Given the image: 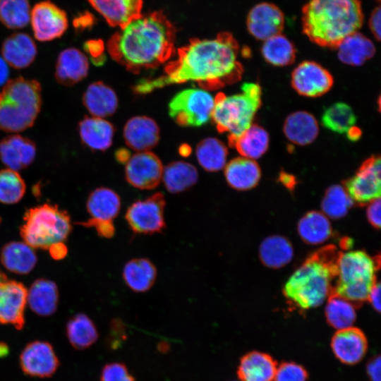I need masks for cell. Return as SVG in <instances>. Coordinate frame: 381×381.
I'll use <instances>...</instances> for the list:
<instances>
[{
    "label": "cell",
    "mask_w": 381,
    "mask_h": 381,
    "mask_svg": "<svg viewBox=\"0 0 381 381\" xmlns=\"http://www.w3.org/2000/svg\"><path fill=\"white\" fill-rule=\"evenodd\" d=\"M195 153L198 163L207 171H218L226 164L227 148L215 138L202 140L196 147Z\"/></svg>",
    "instance_id": "obj_38"
},
{
    "label": "cell",
    "mask_w": 381,
    "mask_h": 381,
    "mask_svg": "<svg viewBox=\"0 0 381 381\" xmlns=\"http://www.w3.org/2000/svg\"><path fill=\"white\" fill-rule=\"evenodd\" d=\"M331 349L335 357L346 365H355L365 356L368 339L359 328L350 327L337 330L331 339Z\"/></svg>",
    "instance_id": "obj_18"
},
{
    "label": "cell",
    "mask_w": 381,
    "mask_h": 381,
    "mask_svg": "<svg viewBox=\"0 0 381 381\" xmlns=\"http://www.w3.org/2000/svg\"><path fill=\"white\" fill-rule=\"evenodd\" d=\"M78 132L82 142L95 150H106L113 140L114 128L103 118L85 117L78 124Z\"/></svg>",
    "instance_id": "obj_27"
},
{
    "label": "cell",
    "mask_w": 381,
    "mask_h": 381,
    "mask_svg": "<svg viewBox=\"0 0 381 381\" xmlns=\"http://www.w3.org/2000/svg\"><path fill=\"white\" fill-rule=\"evenodd\" d=\"M176 30L162 11L141 14L114 34L107 42L111 57L138 73L158 66L174 52Z\"/></svg>",
    "instance_id": "obj_2"
},
{
    "label": "cell",
    "mask_w": 381,
    "mask_h": 381,
    "mask_svg": "<svg viewBox=\"0 0 381 381\" xmlns=\"http://www.w3.org/2000/svg\"><path fill=\"white\" fill-rule=\"evenodd\" d=\"M353 202L348 195L344 186L332 185L325 191L322 200V213L332 219L344 217Z\"/></svg>",
    "instance_id": "obj_44"
},
{
    "label": "cell",
    "mask_w": 381,
    "mask_h": 381,
    "mask_svg": "<svg viewBox=\"0 0 381 381\" xmlns=\"http://www.w3.org/2000/svg\"><path fill=\"white\" fill-rule=\"evenodd\" d=\"M121 209V198L112 189L98 188L91 192L87 201L90 219L113 222Z\"/></svg>",
    "instance_id": "obj_29"
},
{
    "label": "cell",
    "mask_w": 381,
    "mask_h": 381,
    "mask_svg": "<svg viewBox=\"0 0 381 381\" xmlns=\"http://www.w3.org/2000/svg\"><path fill=\"white\" fill-rule=\"evenodd\" d=\"M340 251L334 245L321 248L291 275L283 293L290 306L301 310L316 308L332 293Z\"/></svg>",
    "instance_id": "obj_4"
},
{
    "label": "cell",
    "mask_w": 381,
    "mask_h": 381,
    "mask_svg": "<svg viewBox=\"0 0 381 381\" xmlns=\"http://www.w3.org/2000/svg\"><path fill=\"white\" fill-rule=\"evenodd\" d=\"M321 121L322 125L329 130L338 133H346L349 128L355 126L356 118L349 104L336 102L324 111Z\"/></svg>",
    "instance_id": "obj_42"
},
{
    "label": "cell",
    "mask_w": 381,
    "mask_h": 381,
    "mask_svg": "<svg viewBox=\"0 0 381 381\" xmlns=\"http://www.w3.org/2000/svg\"><path fill=\"white\" fill-rule=\"evenodd\" d=\"M280 180L283 184L289 188H291L295 183L294 178L291 177V175L287 174H282L280 175Z\"/></svg>",
    "instance_id": "obj_58"
},
{
    "label": "cell",
    "mask_w": 381,
    "mask_h": 381,
    "mask_svg": "<svg viewBox=\"0 0 381 381\" xmlns=\"http://www.w3.org/2000/svg\"><path fill=\"white\" fill-rule=\"evenodd\" d=\"M308 373L301 365L292 361L281 363L273 381H308Z\"/></svg>",
    "instance_id": "obj_46"
},
{
    "label": "cell",
    "mask_w": 381,
    "mask_h": 381,
    "mask_svg": "<svg viewBox=\"0 0 381 381\" xmlns=\"http://www.w3.org/2000/svg\"><path fill=\"white\" fill-rule=\"evenodd\" d=\"M261 52L267 63L276 66L290 65L296 58L294 44L282 33L265 40Z\"/></svg>",
    "instance_id": "obj_39"
},
{
    "label": "cell",
    "mask_w": 381,
    "mask_h": 381,
    "mask_svg": "<svg viewBox=\"0 0 381 381\" xmlns=\"http://www.w3.org/2000/svg\"><path fill=\"white\" fill-rule=\"evenodd\" d=\"M239 45L228 32L214 39H193L179 49L176 59L164 68V74L155 79H143L134 91L146 94L172 84L196 83L203 90H217L238 81L243 66L238 59Z\"/></svg>",
    "instance_id": "obj_1"
},
{
    "label": "cell",
    "mask_w": 381,
    "mask_h": 381,
    "mask_svg": "<svg viewBox=\"0 0 381 381\" xmlns=\"http://www.w3.org/2000/svg\"><path fill=\"white\" fill-rule=\"evenodd\" d=\"M336 49L341 62L357 66L365 63L375 52L373 42L358 31L346 37Z\"/></svg>",
    "instance_id": "obj_30"
},
{
    "label": "cell",
    "mask_w": 381,
    "mask_h": 381,
    "mask_svg": "<svg viewBox=\"0 0 381 381\" xmlns=\"http://www.w3.org/2000/svg\"><path fill=\"white\" fill-rule=\"evenodd\" d=\"M224 176L228 184L238 190H247L258 183L261 171L253 159L243 157L231 159L225 165Z\"/></svg>",
    "instance_id": "obj_25"
},
{
    "label": "cell",
    "mask_w": 381,
    "mask_h": 381,
    "mask_svg": "<svg viewBox=\"0 0 381 381\" xmlns=\"http://www.w3.org/2000/svg\"><path fill=\"white\" fill-rule=\"evenodd\" d=\"M380 19L381 8L380 6H378L371 12L368 20L369 28L377 41L380 40Z\"/></svg>",
    "instance_id": "obj_50"
},
{
    "label": "cell",
    "mask_w": 381,
    "mask_h": 381,
    "mask_svg": "<svg viewBox=\"0 0 381 381\" xmlns=\"http://www.w3.org/2000/svg\"><path fill=\"white\" fill-rule=\"evenodd\" d=\"M24 221L20 235L32 248L49 250L64 243L71 230L67 212L49 204L30 209L25 214Z\"/></svg>",
    "instance_id": "obj_8"
},
{
    "label": "cell",
    "mask_w": 381,
    "mask_h": 381,
    "mask_svg": "<svg viewBox=\"0 0 381 381\" xmlns=\"http://www.w3.org/2000/svg\"><path fill=\"white\" fill-rule=\"evenodd\" d=\"M7 280L6 276L0 270V284Z\"/></svg>",
    "instance_id": "obj_59"
},
{
    "label": "cell",
    "mask_w": 381,
    "mask_h": 381,
    "mask_svg": "<svg viewBox=\"0 0 381 381\" xmlns=\"http://www.w3.org/2000/svg\"><path fill=\"white\" fill-rule=\"evenodd\" d=\"M283 130L290 142L298 145H306L316 139L319 126L316 119L311 114L298 111L286 117Z\"/></svg>",
    "instance_id": "obj_28"
},
{
    "label": "cell",
    "mask_w": 381,
    "mask_h": 381,
    "mask_svg": "<svg viewBox=\"0 0 381 381\" xmlns=\"http://www.w3.org/2000/svg\"><path fill=\"white\" fill-rule=\"evenodd\" d=\"M0 259L7 270L19 274L29 273L37 262L33 248L25 242L15 241L5 245Z\"/></svg>",
    "instance_id": "obj_33"
},
{
    "label": "cell",
    "mask_w": 381,
    "mask_h": 381,
    "mask_svg": "<svg viewBox=\"0 0 381 381\" xmlns=\"http://www.w3.org/2000/svg\"><path fill=\"white\" fill-rule=\"evenodd\" d=\"M284 15L275 4L261 2L248 12L246 26L249 33L255 39L266 40L282 33L284 27Z\"/></svg>",
    "instance_id": "obj_15"
},
{
    "label": "cell",
    "mask_w": 381,
    "mask_h": 381,
    "mask_svg": "<svg viewBox=\"0 0 381 381\" xmlns=\"http://www.w3.org/2000/svg\"><path fill=\"white\" fill-rule=\"evenodd\" d=\"M291 85L301 95L320 97L333 85L331 73L320 64L310 61L299 64L291 73Z\"/></svg>",
    "instance_id": "obj_14"
},
{
    "label": "cell",
    "mask_w": 381,
    "mask_h": 381,
    "mask_svg": "<svg viewBox=\"0 0 381 381\" xmlns=\"http://www.w3.org/2000/svg\"><path fill=\"white\" fill-rule=\"evenodd\" d=\"M360 0H308L302 8L303 32L313 43L337 48L363 25Z\"/></svg>",
    "instance_id": "obj_3"
},
{
    "label": "cell",
    "mask_w": 381,
    "mask_h": 381,
    "mask_svg": "<svg viewBox=\"0 0 381 381\" xmlns=\"http://www.w3.org/2000/svg\"><path fill=\"white\" fill-rule=\"evenodd\" d=\"M27 296L28 290L20 282L6 280L0 284V324L23 328Z\"/></svg>",
    "instance_id": "obj_17"
},
{
    "label": "cell",
    "mask_w": 381,
    "mask_h": 381,
    "mask_svg": "<svg viewBox=\"0 0 381 381\" xmlns=\"http://www.w3.org/2000/svg\"><path fill=\"white\" fill-rule=\"evenodd\" d=\"M164 195L157 192L133 202L127 209L125 219L134 234L161 233L165 228Z\"/></svg>",
    "instance_id": "obj_10"
},
{
    "label": "cell",
    "mask_w": 381,
    "mask_h": 381,
    "mask_svg": "<svg viewBox=\"0 0 381 381\" xmlns=\"http://www.w3.org/2000/svg\"><path fill=\"white\" fill-rule=\"evenodd\" d=\"M58 298L56 285L50 280L37 279L28 290L27 303L32 311L40 315L53 314L57 308Z\"/></svg>",
    "instance_id": "obj_32"
},
{
    "label": "cell",
    "mask_w": 381,
    "mask_h": 381,
    "mask_svg": "<svg viewBox=\"0 0 381 381\" xmlns=\"http://www.w3.org/2000/svg\"><path fill=\"white\" fill-rule=\"evenodd\" d=\"M66 334L71 344L76 349L91 346L99 336L94 322L83 313L74 315L68 322Z\"/></svg>",
    "instance_id": "obj_40"
},
{
    "label": "cell",
    "mask_w": 381,
    "mask_h": 381,
    "mask_svg": "<svg viewBox=\"0 0 381 381\" xmlns=\"http://www.w3.org/2000/svg\"><path fill=\"white\" fill-rule=\"evenodd\" d=\"M83 102L92 116L103 119L114 114L118 107L116 94L101 81L87 87L83 96Z\"/></svg>",
    "instance_id": "obj_26"
},
{
    "label": "cell",
    "mask_w": 381,
    "mask_h": 381,
    "mask_svg": "<svg viewBox=\"0 0 381 381\" xmlns=\"http://www.w3.org/2000/svg\"><path fill=\"white\" fill-rule=\"evenodd\" d=\"M1 54L5 61L16 69L30 66L37 55V47L30 35L17 32L8 36L3 42Z\"/></svg>",
    "instance_id": "obj_24"
},
{
    "label": "cell",
    "mask_w": 381,
    "mask_h": 381,
    "mask_svg": "<svg viewBox=\"0 0 381 381\" xmlns=\"http://www.w3.org/2000/svg\"><path fill=\"white\" fill-rule=\"evenodd\" d=\"M89 70L87 56L76 48H67L59 54L55 67V78L65 86H71L84 79Z\"/></svg>",
    "instance_id": "obj_21"
},
{
    "label": "cell",
    "mask_w": 381,
    "mask_h": 381,
    "mask_svg": "<svg viewBox=\"0 0 381 381\" xmlns=\"http://www.w3.org/2000/svg\"><path fill=\"white\" fill-rule=\"evenodd\" d=\"M261 262L270 268H281L293 258L294 250L289 241L279 235L270 236L264 239L259 248Z\"/></svg>",
    "instance_id": "obj_35"
},
{
    "label": "cell",
    "mask_w": 381,
    "mask_h": 381,
    "mask_svg": "<svg viewBox=\"0 0 381 381\" xmlns=\"http://www.w3.org/2000/svg\"><path fill=\"white\" fill-rule=\"evenodd\" d=\"M35 155V143L20 135H8L0 141V159L8 169H25L34 161Z\"/></svg>",
    "instance_id": "obj_20"
},
{
    "label": "cell",
    "mask_w": 381,
    "mask_h": 381,
    "mask_svg": "<svg viewBox=\"0 0 381 381\" xmlns=\"http://www.w3.org/2000/svg\"><path fill=\"white\" fill-rule=\"evenodd\" d=\"M81 224L86 227L95 228L98 235L104 238H111L115 233L113 222L96 221L89 219Z\"/></svg>",
    "instance_id": "obj_48"
},
{
    "label": "cell",
    "mask_w": 381,
    "mask_h": 381,
    "mask_svg": "<svg viewBox=\"0 0 381 381\" xmlns=\"http://www.w3.org/2000/svg\"><path fill=\"white\" fill-rule=\"evenodd\" d=\"M162 179L169 192L179 193L194 186L198 181V174L193 164L176 161L163 168Z\"/></svg>",
    "instance_id": "obj_36"
},
{
    "label": "cell",
    "mask_w": 381,
    "mask_h": 381,
    "mask_svg": "<svg viewBox=\"0 0 381 381\" xmlns=\"http://www.w3.org/2000/svg\"><path fill=\"white\" fill-rule=\"evenodd\" d=\"M30 20L35 38L41 42L60 37L68 25L66 12L49 1L36 4Z\"/></svg>",
    "instance_id": "obj_12"
},
{
    "label": "cell",
    "mask_w": 381,
    "mask_h": 381,
    "mask_svg": "<svg viewBox=\"0 0 381 381\" xmlns=\"http://www.w3.org/2000/svg\"><path fill=\"white\" fill-rule=\"evenodd\" d=\"M99 381H135V378L126 365L114 362L104 366Z\"/></svg>",
    "instance_id": "obj_47"
},
{
    "label": "cell",
    "mask_w": 381,
    "mask_h": 381,
    "mask_svg": "<svg viewBox=\"0 0 381 381\" xmlns=\"http://www.w3.org/2000/svg\"><path fill=\"white\" fill-rule=\"evenodd\" d=\"M163 166L154 153L138 152L129 157L125 167V177L135 188L150 190L157 187L162 177Z\"/></svg>",
    "instance_id": "obj_13"
},
{
    "label": "cell",
    "mask_w": 381,
    "mask_h": 381,
    "mask_svg": "<svg viewBox=\"0 0 381 381\" xmlns=\"http://www.w3.org/2000/svg\"><path fill=\"white\" fill-rule=\"evenodd\" d=\"M122 276L132 291L145 292L153 286L156 280L157 269L147 258H134L125 264Z\"/></svg>",
    "instance_id": "obj_31"
},
{
    "label": "cell",
    "mask_w": 381,
    "mask_h": 381,
    "mask_svg": "<svg viewBox=\"0 0 381 381\" xmlns=\"http://www.w3.org/2000/svg\"><path fill=\"white\" fill-rule=\"evenodd\" d=\"M379 257H371L361 250L340 253L332 293L361 306L368 300L370 291L377 282Z\"/></svg>",
    "instance_id": "obj_7"
},
{
    "label": "cell",
    "mask_w": 381,
    "mask_h": 381,
    "mask_svg": "<svg viewBox=\"0 0 381 381\" xmlns=\"http://www.w3.org/2000/svg\"><path fill=\"white\" fill-rule=\"evenodd\" d=\"M41 90L35 80L7 81L0 91V130L17 133L32 126L41 109Z\"/></svg>",
    "instance_id": "obj_5"
},
{
    "label": "cell",
    "mask_w": 381,
    "mask_h": 381,
    "mask_svg": "<svg viewBox=\"0 0 381 381\" xmlns=\"http://www.w3.org/2000/svg\"><path fill=\"white\" fill-rule=\"evenodd\" d=\"M297 231L301 239L310 245L321 244L332 234L329 218L318 211L307 212L299 220Z\"/></svg>",
    "instance_id": "obj_34"
},
{
    "label": "cell",
    "mask_w": 381,
    "mask_h": 381,
    "mask_svg": "<svg viewBox=\"0 0 381 381\" xmlns=\"http://www.w3.org/2000/svg\"><path fill=\"white\" fill-rule=\"evenodd\" d=\"M241 90V93L229 96L219 93L214 98L211 118L219 132L228 133L229 145L252 125L262 103L258 84L245 83Z\"/></svg>",
    "instance_id": "obj_6"
},
{
    "label": "cell",
    "mask_w": 381,
    "mask_h": 381,
    "mask_svg": "<svg viewBox=\"0 0 381 381\" xmlns=\"http://www.w3.org/2000/svg\"><path fill=\"white\" fill-rule=\"evenodd\" d=\"M380 356H375L366 365V373L370 381H380Z\"/></svg>",
    "instance_id": "obj_51"
},
{
    "label": "cell",
    "mask_w": 381,
    "mask_h": 381,
    "mask_svg": "<svg viewBox=\"0 0 381 381\" xmlns=\"http://www.w3.org/2000/svg\"><path fill=\"white\" fill-rule=\"evenodd\" d=\"M327 300L325 315L327 323L337 330L352 327L356 319V307L334 293Z\"/></svg>",
    "instance_id": "obj_41"
},
{
    "label": "cell",
    "mask_w": 381,
    "mask_h": 381,
    "mask_svg": "<svg viewBox=\"0 0 381 381\" xmlns=\"http://www.w3.org/2000/svg\"><path fill=\"white\" fill-rule=\"evenodd\" d=\"M346 134L349 140L355 141L360 138L361 135V131L358 127L353 126V127L349 128V130L346 132Z\"/></svg>",
    "instance_id": "obj_57"
},
{
    "label": "cell",
    "mask_w": 381,
    "mask_h": 381,
    "mask_svg": "<svg viewBox=\"0 0 381 381\" xmlns=\"http://www.w3.org/2000/svg\"><path fill=\"white\" fill-rule=\"evenodd\" d=\"M368 205L367 218L370 224L378 229L380 227V198L375 199Z\"/></svg>",
    "instance_id": "obj_49"
},
{
    "label": "cell",
    "mask_w": 381,
    "mask_h": 381,
    "mask_svg": "<svg viewBox=\"0 0 381 381\" xmlns=\"http://www.w3.org/2000/svg\"><path fill=\"white\" fill-rule=\"evenodd\" d=\"M380 162L379 155L369 157L362 163L356 174L344 183L353 203L364 205L380 198Z\"/></svg>",
    "instance_id": "obj_11"
},
{
    "label": "cell",
    "mask_w": 381,
    "mask_h": 381,
    "mask_svg": "<svg viewBox=\"0 0 381 381\" xmlns=\"http://www.w3.org/2000/svg\"><path fill=\"white\" fill-rule=\"evenodd\" d=\"M113 27L125 26L141 15L143 0H87Z\"/></svg>",
    "instance_id": "obj_22"
},
{
    "label": "cell",
    "mask_w": 381,
    "mask_h": 381,
    "mask_svg": "<svg viewBox=\"0 0 381 381\" xmlns=\"http://www.w3.org/2000/svg\"><path fill=\"white\" fill-rule=\"evenodd\" d=\"M92 18L87 14L80 15L73 20V26L75 30H83L92 24Z\"/></svg>",
    "instance_id": "obj_54"
},
{
    "label": "cell",
    "mask_w": 381,
    "mask_h": 381,
    "mask_svg": "<svg viewBox=\"0 0 381 381\" xmlns=\"http://www.w3.org/2000/svg\"><path fill=\"white\" fill-rule=\"evenodd\" d=\"M373 308L378 313L380 311V284L376 282L371 288L368 300Z\"/></svg>",
    "instance_id": "obj_52"
},
{
    "label": "cell",
    "mask_w": 381,
    "mask_h": 381,
    "mask_svg": "<svg viewBox=\"0 0 381 381\" xmlns=\"http://www.w3.org/2000/svg\"><path fill=\"white\" fill-rule=\"evenodd\" d=\"M0 221H1V219H0Z\"/></svg>",
    "instance_id": "obj_60"
},
{
    "label": "cell",
    "mask_w": 381,
    "mask_h": 381,
    "mask_svg": "<svg viewBox=\"0 0 381 381\" xmlns=\"http://www.w3.org/2000/svg\"><path fill=\"white\" fill-rule=\"evenodd\" d=\"M214 98L202 88L183 90L169 103V114L181 126H200L212 117Z\"/></svg>",
    "instance_id": "obj_9"
},
{
    "label": "cell",
    "mask_w": 381,
    "mask_h": 381,
    "mask_svg": "<svg viewBox=\"0 0 381 381\" xmlns=\"http://www.w3.org/2000/svg\"><path fill=\"white\" fill-rule=\"evenodd\" d=\"M30 11L28 0H0V21L8 28L26 26L30 19Z\"/></svg>",
    "instance_id": "obj_43"
},
{
    "label": "cell",
    "mask_w": 381,
    "mask_h": 381,
    "mask_svg": "<svg viewBox=\"0 0 381 381\" xmlns=\"http://www.w3.org/2000/svg\"><path fill=\"white\" fill-rule=\"evenodd\" d=\"M59 362L50 344L35 341L29 343L20 356L23 371L30 376L48 377L56 370Z\"/></svg>",
    "instance_id": "obj_16"
},
{
    "label": "cell",
    "mask_w": 381,
    "mask_h": 381,
    "mask_svg": "<svg viewBox=\"0 0 381 381\" xmlns=\"http://www.w3.org/2000/svg\"><path fill=\"white\" fill-rule=\"evenodd\" d=\"M8 75L9 69L8 64L0 56V86L6 83Z\"/></svg>",
    "instance_id": "obj_55"
},
{
    "label": "cell",
    "mask_w": 381,
    "mask_h": 381,
    "mask_svg": "<svg viewBox=\"0 0 381 381\" xmlns=\"http://www.w3.org/2000/svg\"><path fill=\"white\" fill-rule=\"evenodd\" d=\"M25 183L17 171L10 169L0 170V202L13 204L23 197Z\"/></svg>",
    "instance_id": "obj_45"
},
{
    "label": "cell",
    "mask_w": 381,
    "mask_h": 381,
    "mask_svg": "<svg viewBox=\"0 0 381 381\" xmlns=\"http://www.w3.org/2000/svg\"><path fill=\"white\" fill-rule=\"evenodd\" d=\"M123 138L126 145L137 152L149 151L159 141V126L150 117L136 116L125 124Z\"/></svg>",
    "instance_id": "obj_19"
},
{
    "label": "cell",
    "mask_w": 381,
    "mask_h": 381,
    "mask_svg": "<svg viewBox=\"0 0 381 381\" xmlns=\"http://www.w3.org/2000/svg\"><path fill=\"white\" fill-rule=\"evenodd\" d=\"M103 44L100 40H90L85 43V49L92 59L100 57L103 52ZM95 60V61H96Z\"/></svg>",
    "instance_id": "obj_53"
},
{
    "label": "cell",
    "mask_w": 381,
    "mask_h": 381,
    "mask_svg": "<svg viewBox=\"0 0 381 381\" xmlns=\"http://www.w3.org/2000/svg\"><path fill=\"white\" fill-rule=\"evenodd\" d=\"M52 256L54 258L59 259L65 256L66 248L64 243L57 244L49 249Z\"/></svg>",
    "instance_id": "obj_56"
},
{
    "label": "cell",
    "mask_w": 381,
    "mask_h": 381,
    "mask_svg": "<svg viewBox=\"0 0 381 381\" xmlns=\"http://www.w3.org/2000/svg\"><path fill=\"white\" fill-rule=\"evenodd\" d=\"M269 143L267 131L258 125L252 124L230 145L235 147L241 157L255 160L265 153Z\"/></svg>",
    "instance_id": "obj_37"
},
{
    "label": "cell",
    "mask_w": 381,
    "mask_h": 381,
    "mask_svg": "<svg viewBox=\"0 0 381 381\" xmlns=\"http://www.w3.org/2000/svg\"><path fill=\"white\" fill-rule=\"evenodd\" d=\"M277 368L276 361L270 354L253 351L241 357L237 375L241 381H273Z\"/></svg>",
    "instance_id": "obj_23"
}]
</instances>
